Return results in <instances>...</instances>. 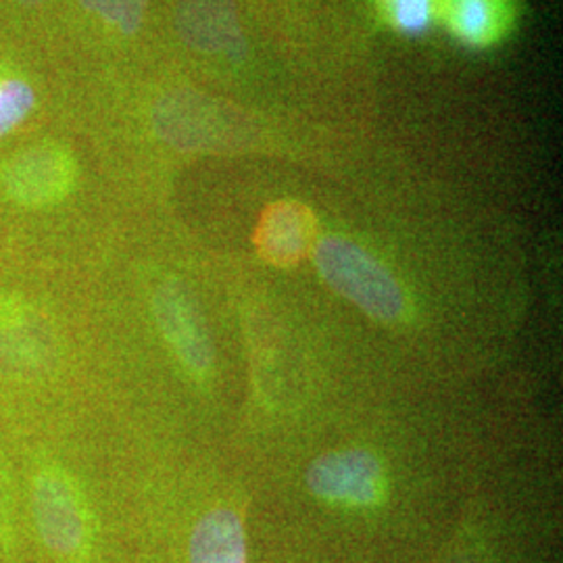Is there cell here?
<instances>
[{"instance_id":"cell-1","label":"cell","mask_w":563,"mask_h":563,"mask_svg":"<svg viewBox=\"0 0 563 563\" xmlns=\"http://www.w3.org/2000/svg\"><path fill=\"white\" fill-rule=\"evenodd\" d=\"M311 257L323 282L372 320L397 323L405 318L407 297L401 284L357 242L342 236L318 239Z\"/></svg>"},{"instance_id":"cell-2","label":"cell","mask_w":563,"mask_h":563,"mask_svg":"<svg viewBox=\"0 0 563 563\" xmlns=\"http://www.w3.org/2000/svg\"><path fill=\"white\" fill-rule=\"evenodd\" d=\"M32 516L42 547L57 563H88L95 544L90 511L60 472H41L32 484Z\"/></svg>"},{"instance_id":"cell-3","label":"cell","mask_w":563,"mask_h":563,"mask_svg":"<svg viewBox=\"0 0 563 563\" xmlns=\"http://www.w3.org/2000/svg\"><path fill=\"white\" fill-rule=\"evenodd\" d=\"M305 483L318 499L346 507H372L386 495L383 463L365 449L325 453L307 467Z\"/></svg>"},{"instance_id":"cell-4","label":"cell","mask_w":563,"mask_h":563,"mask_svg":"<svg viewBox=\"0 0 563 563\" xmlns=\"http://www.w3.org/2000/svg\"><path fill=\"white\" fill-rule=\"evenodd\" d=\"M153 311L163 339L181 367L197 380L209 378L216 365V355L195 299L180 284L169 282L157 290Z\"/></svg>"},{"instance_id":"cell-5","label":"cell","mask_w":563,"mask_h":563,"mask_svg":"<svg viewBox=\"0 0 563 563\" xmlns=\"http://www.w3.org/2000/svg\"><path fill=\"white\" fill-rule=\"evenodd\" d=\"M318 242L313 211L299 201L272 202L255 228V249L263 260L288 267L311 255Z\"/></svg>"},{"instance_id":"cell-6","label":"cell","mask_w":563,"mask_h":563,"mask_svg":"<svg viewBox=\"0 0 563 563\" xmlns=\"http://www.w3.org/2000/svg\"><path fill=\"white\" fill-rule=\"evenodd\" d=\"M516 0H444L441 20L457 41L472 48H486L514 30Z\"/></svg>"},{"instance_id":"cell-7","label":"cell","mask_w":563,"mask_h":563,"mask_svg":"<svg viewBox=\"0 0 563 563\" xmlns=\"http://www.w3.org/2000/svg\"><path fill=\"white\" fill-rule=\"evenodd\" d=\"M188 563H246L244 522L234 509L202 514L188 541Z\"/></svg>"},{"instance_id":"cell-8","label":"cell","mask_w":563,"mask_h":563,"mask_svg":"<svg viewBox=\"0 0 563 563\" xmlns=\"http://www.w3.org/2000/svg\"><path fill=\"white\" fill-rule=\"evenodd\" d=\"M192 30L197 42L207 51H225L239 57L244 48L239 9L230 0H201Z\"/></svg>"},{"instance_id":"cell-9","label":"cell","mask_w":563,"mask_h":563,"mask_svg":"<svg viewBox=\"0 0 563 563\" xmlns=\"http://www.w3.org/2000/svg\"><path fill=\"white\" fill-rule=\"evenodd\" d=\"M384 21L399 34L416 36L443 15L444 0H376Z\"/></svg>"},{"instance_id":"cell-10","label":"cell","mask_w":563,"mask_h":563,"mask_svg":"<svg viewBox=\"0 0 563 563\" xmlns=\"http://www.w3.org/2000/svg\"><path fill=\"white\" fill-rule=\"evenodd\" d=\"M34 90L21 80L0 84V136L11 132L34 107Z\"/></svg>"},{"instance_id":"cell-11","label":"cell","mask_w":563,"mask_h":563,"mask_svg":"<svg viewBox=\"0 0 563 563\" xmlns=\"http://www.w3.org/2000/svg\"><path fill=\"white\" fill-rule=\"evenodd\" d=\"M144 0H101L102 11L123 27H134L141 15Z\"/></svg>"}]
</instances>
